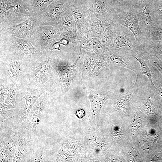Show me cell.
Segmentation results:
<instances>
[{"instance_id":"obj_24","label":"cell","mask_w":162,"mask_h":162,"mask_svg":"<svg viewBox=\"0 0 162 162\" xmlns=\"http://www.w3.org/2000/svg\"><path fill=\"white\" fill-rule=\"evenodd\" d=\"M47 154L38 146L33 151L28 162L47 161Z\"/></svg>"},{"instance_id":"obj_21","label":"cell","mask_w":162,"mask_h":162,"mask_svg":"<svg viewBox=\"0 0 162 162\" xmlns=\"http://www.w3.org/2000/svg\"><path fill=\"white\" fill-rule=\"evenodd\" d=\"M71 66H59L57 71L63 86H68L73 76V67Z\"/></svg>"},{"instance_id":"obj_27","label":"cell","mask_w":162,"mask_h":162,"mask_svg":"<svg viewBox=\"0 0 162 162\" xmlns=\"http://www.w3.org/2000/svg\"><path fill=\"white\" fill-rule=\"evenodd\" d=\"M55 0H33L32 4L31 13L44 10Z\"/></svg>"},{"instance_id":"obj_2","label":"cell","mask_w":162,"mask_h":162,"mask_svg":"<svg viewBox=\"0 0 162 162\" xmlns=\"http://www.w3.org/2000/svg\"><path fill=\"white\" fill-rule=\"evenodd\" d=\"M0 31L27 20L30 17L32 5L10 0H0Z\"/></svg>"},{"instance_id":"obj_31","label":"cell","mask_w":162,"mask_h":162,"mask_svg":"<svg viewBox=\"0 0 162 162\" xmlns=\"http://www.w3.org/2000/svg\"><path fill=\"white\" fill-rule=\"evenodd\" d=\"M149 60L151 64L156 68L162 76V67L157 62L155 57L149 55Z\"/></svg>"},{"instance_id":"obj_33","label":"cell","mask_w":162,"mask_h":162,"mask_svg":"<svg viewBox=\"0 0 162 162\" xmlns=\"http://www.w3.org/2000/svg\"><path fill=\"white\" fill-rule=\"evenodd\" d=\"M76 114L79 118H81L85 115V113L83 110L80 109L77 111Z\"/></svg>"},{"instance_id":"obj_1","label":"cell","mask_w":162,"mask_h":162,"mask_svg":"<svg viewBox=\"0 0 162 162\" xmlns=\"http://www.w3.org/2000/svg\"><path fill=\"white\" fill-rule=\"evenodd\" d=\"M112 20L118 26L122 25L134 34L140 45L145 40L141 32L136 10L131 1L122 2L113 7Z\"/></svg>"},{"instance_id":"obj_8","label":"cell","mask_w":162,"mask_h":162,"mask_svg":"<svg viewBox=\"0 0 162 162\" xmlns=\"http://www.w3.org/2000/svg\"><path fill=\"white\" fill-rule=\"evenodd\" d=\"M131 2L136 10L142 33L146 40H149L150 31L153 22V0H135Z\"/></svg>"},{"instance_id":"obj_23","label":"cell","mask_w":162,"mask_h":162,"mask_svg":"<svg viewBox=\"0 0 162 162\" xmlns=\"http://www.w3.org/2000/svg\"><path fill=\"white\" fill-rule=\"evenodd\" d=\"M11 58H10L8 62V71L10 76L14 78H17L19 76L20 72V65L16 59V56L9 54Z\"/></svg>"},{"instance_id":"obj_32","label":"cell","mask_w":162,"mask_h":162,"mask_svg":"<svg viewBox=\"0 0 162 162\" xmlns=\"http://www.w3.org/2000/svg\"><path fill=\"white\" fill-rule=\"evenodd\" d=\"M12 2H17L26 3L32 5L33 0H10Z\"/></svg>"},{"instance_id":"obj_19","label":"cell","mask_w":162,"mask_h":162,"mask_svg":"<svg viewBox=\"0 0 162 162\" xmlns=\"http://www.w3.org/2000/svg\"><path fill=\"white\" fill-rule=\"evenodd\" d=\"M118 26L112 21L106 22L104 31L99 38L104 46H107L111 44L117 33Z\"/></svg>"},{"instance_id":"obj_35","label":"cell","mask_w":162,"mask_h":162,"mask_svg":"<svg viewBox=\"0 0 162 162\" xmlns=\"http://www.w3.org/2000/svg\"><path fill=\"white\" fill-rule=\"evenodd\" d=\"M161 154L160 153H159L157 154L154 158V160H158L161 157Z\"/></svg>"},{"instance_id":"obj_18","label":"cell","mask_w":162,"mask_h":162,"mask_svg":"<svg viewBox=\"0 0 162 162\" xmlns=\"http://www.w3.org/2000/svg\"><path fill=\"white\" fill-rule=\"evenodd\" d=\"M141 49L149 55L155 56L162 65V41H145L140 45Z\"/></svg>"},{"instance_id":"obj_16","label":"cell","mask_w":162,"mask_h":162,"mask_svg":"<svg viewBox=\"0 0 162 162\" xmlns=\"http://www.w3.org/2000/svg\"><path fill=\"white\" fill-rule=\"evenodd\" d=\"M44 92L42 89H29L23 94L22 100L25 99L26 104L17 125L25 126L28 114L31 109L38 99Z\"/></svg>"},{"instance_id":"obj_10","label":"cell","mask_w":162,"mask_h":162,"mask_svg":"<svg viewBox=\"0 0 162 162\" xmlns=\"http://www.w3.org/2000/svg\"><path fill=\"white\" fill-rule=\"evenodd\" d=\"M39 26L35 20L31 17L21 23L2 31L20 38L31 40L34 32Z\"/></svg>"},{"instance_id":"obj_26","label":"cell","mask_w":162,"mask_h":162,"mask_svg":"<svg viewBox=\"0 0 162 162\" xmlns=\"http://www.w3.org/2000/svg\"><path fill=\"white\" fill-rule=\"evenodd\" d=\"M10 90L5 99V103L14 106L17 102L21 100L19 97L15 86L13 84L9 86Z\"/></svg>"},{"instance_id":"obj_13","label":"cell","mask_w":162,"mask_h":162,"mask_svg":"<svg viewBox=\"0 0 162 162\" xmlns=\"http://www.w3.org/2000/svg\"><path fill=\"white\" fill-rule=\"evenodd\" d=\"M56 27L62 37H68L71 41L76 39L78 32L76 23L69 9L60 19Z\"/></svg>"},{"instance_id":"obj_4","label":"cell","mask_w":162,"mask_h":162,"mask_svg":"<svg viewBox=\"0 0 162 162\" xmlns=\"http://www.w3.org/2000/svg\"><path fill=\"white\" fill-rule=\"evenodd\" d=\"M70 6L66 0H55L44 10L31 13L30 17L34 18L39 26L56 27L60 19Z\"/></svg>"},{"instance_id":"obj_36","label":"cell","mask_w":162,"mask_h":162,"mask_svg":"<svg viewBox=\"0 0 162 162\" xmlns=\"http://www.w3.org/2000/svg\"><path fill=\"white\" fill-rule=\"evenodd\" d=\"M153 2L156 3H162V0H153Z\"/></svg>"},{"instance_id":"obj_25","label":"cell","mask_w":162,"mask_h":162,"mask_svg":"<svg viewBox=\"0 0 162 162\" xmlns=\"http://www.w3.org/2000/svg\"><path fill=\"white\" fill-rule=\"evenodd\" d=\"M14 105L4 103H0V116L8 122L13 116Z\"/></svg>"},{"instance_id":"obj_7","label":"cell","mask_w":162,"mask_h":162,"mask_svg":"<svg viewBox=\"0 0 162 162\" xmlns=\"http://www.w3.org/2000/svg\"><path fill=\"white\" fill-rule=\"evenodd\" d=\"M62 38L56 27L51 26H40L32 34L31 41L35 47L42 50H50L53 44Z\"/></svg>"},{"instance_id":"obj_17","label":"cell","mask_w":162,"mask_h":162,"mask_svg":"<svg viewBox=\"0 0 162 162\" xmlns=\"http://www.w3.org/2000/svg\"><path fill=\"white\" fill-rule=\"evenodd\" d=\"M133 56L140 65V70L141 71L142 75L147 76L150 81L151 87L154 86L152 76L151 68L152 64L149 60V55L140 48L138 51L133 54Z\"/></svg>"},{"instance_id":"obj_12","label":"cell","mask_w":162,"mask_h":162,"mask_svg":"<svg viewBox=\"0 0 162 162\" xmlns=\"http://www.w3.org/2000/svg\"><path fill=\"white\" fill-rule=\"evenodd\" d=\"M18 133L13 132L8 137L0 139V162L13 161L17 147Z\"/></svg>"},{"instance_id":"obj_11","label":"cell","mask_w":162,"mask_h":162,"mask_svg":"<svg viewBox=\"0 0 162 162\" xmlns=\"http://www.w3.org/2000/svg\"><path fill=\"white\" fill-rule=\"evenodd\" d=\"M68 9L76 22L78 34L87 36L91 18L89 9L72 6Z\"/></svg>"},{"instance_id":"obj_3","label":"cell","mask_w":162,"mask_h":162,"mask_svg":"<svg viewBox=\"0 0 162 162\" xmlns=\"http://www.w3.org/2000/svg\"><path fill=\"white\" fill-rule=\"evenodd\" d=\"M0 40L1 46L9 53L17 57L38 58L42 55L30 40L20 38L2 31H0Z\"/></svg>"},{"instance_id":"obj_34","label":"cell","mask_w":162,"mask_h":162,"mask_svg":"<svg viewBox=\"0 0 162 162\" xmlns=\"http://www.w3.org/2000/svg\"><path fill=\"white\" fill-rule=\"evenodd\" d=\"M134 0H113L111 2V4L113 7H114L118 3L123 1H132Z\"/></svg>"},{"instance_id":"obj_9","label":"cell","mask_w":162,"mask_h":162,"mask_svg":"<svg viewBox=\"0 0 162 162\" xmlns=\"http://www.w3.org/2000/svg\"><path fill=\"white\" fill-rule=\"evenodd\" d=\"M47 94L44 93L37 100L28 114L25 126L35 134L43 117L47 101Z\"/></svg>"},{"instance_id":"obj_6","label":"cell","mask_w":162,"mask_h":162,"mask_svg":"<svg viewBox=\"0 0 162 162\" xmlns=\"http://www.w3.org/2000/svg\"><path fill=\"white\" fill-rule=\"evenodd\" d=\"M18 133L17 148L13 162H28L35 148L38 146L35 134L25 126H17Z\"/></svg>"},{"instance_id":"obj_15","label":"cell","mask_w":162,"mask_h":162,"mask_svg":"<svg viewBox=\"0 0 162 162\" xmlns=\"http://www.w3.org/2000/svg\"><path fill=\"white\" fill-rule=\"evenodd\" d=\"M104 53L113 64L134 72L137 75L136 79H138L141 75L140 70L134 64L133 60L134 58L133 56L125 54L115 53L109 49Z\"/></svg>"},{"instance_id":"obj_28","label":"cell","mask_w":162,"mask_h":162,"mask_svg":"<svg viewBox=\"0 0 162 162\" xmlns=\"http://www.w3.org/2000/svg\"><path fill=\"white\" fill-rule=\"evenodd\" d=\"M153 3L152 14L153 22L162 20V3H156L154 2Z\"/></svg>"},{"instance_id":"obj_22","label":"cell","mask_w":162,"mask_h":162,"mask_svg":"<svg viewBox=\"0 0 162 162\" xmlns=\"http://www.w3.org/2000/svg\"><path fill=\"white\" fill-rule=\"evenodd\" d=\"M149 40L153 41H162V20L153 22L150 31Z\"/></svg>"},{"instance_id":"obj_29","label":"cell","mask_w":162,"mask_h":162,"mask_svg":"<svg viewBox=\"0 0 162 162\" xmlns=\"http://www.w3.org/2000/svg\"><path fill=\"white\" fill-rule=\"evenodd\" d=\"M90 99L92 109L95 111L100 110L106 100V98H102L96 96H92Z\"/></svg>"},{"instance_id":"obj_14","label":"cell","mask_w":162,"mask_h":162,"mask_svg":"<svg viewBox=\"0 0 162 162\" xmlns=\"http://www.w3.org/2000/svg\"><path fill=\"white\" fill-rule=\"evenodd\" d=\"M89 9L92 15L104 22L112 21L113 7L110 1L94 0Z\"/></svg>"},{"instance_id":"obj_30","label":"cell","mask_w":162,"mask_h":162,"mask_svg":"<svg viewBox=\"0 0 162 162\" xmlns=\"http://www.w3.org/2000/svg\"><path fill=\"white\" fill-rule=\"evenodd\" d=\"M10 90L9 86L0 85V103H4Z\"/></svg>"},{"instance_id":"obj_5","label":"cell","mask_w":162,"mask_h":162,"mask_svg":"<svg viewBox=\"0 0 162 162\" xmlns=\"http://www.w3.org/2000/svg\"><path fill=\"white\" fill-rule=\"evenodd\" d=\"M108 46L114 53L132 56L140 48V45L133 33L122 25L118 26L117 33Z\"/></svg>"},{"instance_id":"obj_20","label":"cell","mask_w":162,"mask_h":162,"mask_svg":"<svg viewBox=\"0 0 162 162\" xmlns=\"http://www.w3.org/2000/svg\"><path fill=\"white\" fill-rule=\"evenodd\" d=\"M106 22L103 21L91 14V20L87 36L99 38L104 31Z\"/></svg>"}]
</instances>
